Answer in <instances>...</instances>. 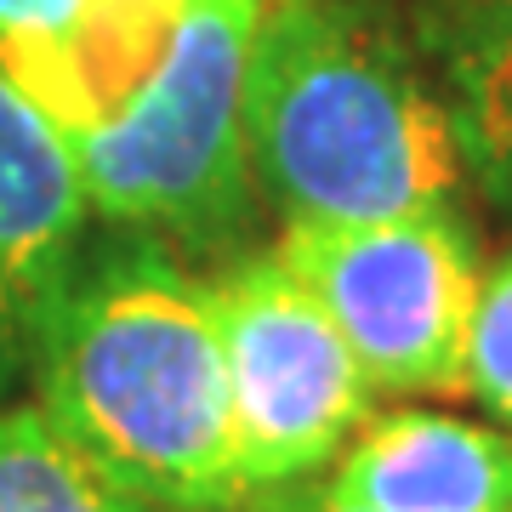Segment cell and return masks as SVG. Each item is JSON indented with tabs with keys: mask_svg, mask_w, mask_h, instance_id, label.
I'll return each instance as SVG.
<instances>
[{
	"mask_svg": "<svg viewBox=\"0 0 512 512\" xmlns=\"http://www.w3.org/2000/svg\"><path fill=\"white\" fill-rule=\"evenodd\" d=\"M467 393L512 433V251L484 268L467 325Z\"/></svg>",
	"mask_w": 512,
	"mask_h": 512,
	"instance_id": "10",
	"label": "cell"
},
{
	"mask_svg": "<svg viewBox=\"0 0 512 512\" xmlns=\"http://www.w3.org/2000/svg\"><path fill=\"white\" fill-rule=\"evenodd\" d=\"M234 512H353V507L330 501L319 484H285V490H268V495H245Z\"/></svg>",
	"mask_w": 512,
	"mask_h": 512,
	"instance_id": "12",
	"label": "cell"
},
{
	"mask_svg": "<svg viewBox=\"0 0 512 512\" xmlns=\"http://www.w3.org/2000/svg\"><path fill=\"white\" fill-rule=\"evenodd\" d=\"M92 200L35 97L0 69V387L29 376L46 313L86 251Z\"/></svg>",
	"mask_w": 512,
	"mask_h": 512,
	"instance_id": "6",
	"label": "cell"
},
{
	"mask_svg": "<svg viewBox=\"0 0 512 512\" xmlns=\"http://www.w3.org/2000/svg\"><path fill=\"white\" fill-rule=\"evenodd\" d=\"M211 308L245 495L308 484L370 421L376 387L279 251L228 262L211 279Z\"/></svg>",
	"mask_w": 512,
	"mask_h": 512,
	"instance_id": "5",
	"label": "cell"
},
{
	"mask_svg": "<svg viewBox=\"0 0 512 512\" xmlns=\"http://www.w3.org/2000/svg\"><path fill=\"white\" fill-rule=\"evenodd\" d=\"M279 256L330 313L376 393H467L461 370L484 262L456 200L382 222H285Z\"/></svg>",
	"mask_w": 512,
	"mask_h": 512,
	"instance_id": "4",
	"label": "cell"
},
{
	"mask_svg": "<svg viewBox=\"0 0 512 512\" xmlns=\"http://www.w3.org/2000/svg\"><path fill=\"white\" fill-rule=\"evenodd\" d=\"M353 512H512V433L450 410H382L319 484Z\"/></svg>",
	"mask_w": 512,
	"mask_h": 512,
	"instance_id": "7",
	"label": "cell"
},
{
	"mask_svg": "<svg viewBox=\"0 0 512 512\" xmlns=\"http://www.w3.org/2000/svg\"><path fill=\"white\" fill-rule=\"evenodd\" d=\"M0 512H165L97 473L40 404L0 410Z\"/></svg>",
	"mask_w": 512,
	"mask_h": 512,
	"instance_id": "9",
	"label": "cell"
},
{
	"mask_svg": "<svg viewBox=\"0 0 512 512\" xmlns=\"http://www.w3.org/2000/svg\"><path fill=\"white\" fill-rule=\"evenodd\" d=\"M80 6L86 0H0V52L57 35L63 23H74Z\"/></svg>",
	"mask_w": 512,
	"mask_h": 512,
	"instance_id": "11",
	"label": "cell"
},
{
	"mask_svg": "<svg viewBox=\"0 0 512 512\" xmlns=\"http://www.w3.org/2000/svg\"><path fill=\"white\" fill-rule=\"evenodd\" d=\"M29 376L40 416L126 495L165 512L245 501L211 285L154 234L80 251Z\"/></svg>",
	"mask_w": 512,
	"mask_h": 512,
	"instance_id": "2",
	"label": "cell"
},
{
	"mask_svg": "<svg viewBox=\"0 0 512 512\" xmlns=\"http://www.w3.org/2000/svg\"><path fill=\"white\" fill-rule=\"evenodd\" d=\"M262 0H86L0 52L69 148L92 217L217 239L245 217V63Z\"/></svg>",
	"mask_w": 512,
	"mask_h": 512,
	"instance_id": "1",
	"label": "cell"
},
{
	"mask_svg": "<svg viewBox=\"0 0 512 512\" xmlns=\"http://www.w3.org/2000/svg\"><path fill=\"white\" fill-rule=\"evenodd\" d=\"M439 52L461 171L512 211V0H461Z\"/></svg>",
	"mask_w": 512,
	"mask_h": 512,
	"instance_id": "8",
	"label": "cell"
},
{
	"mask_svg": "<svg viewBox=\"0 0 512 512\" xmlns=\"http://www.w3.org/2000/svg\"><path fill=\"white\" fill-rule=\"evenodd\" d=\"M245 143L285 222L410 217L467 177L439 86L370 0H262Z\"/></svg>",
	"mask_w": 512,
	"mask_h": 512,
	"instance_id": "3",
	"label": "cell"
}]
</instances>
